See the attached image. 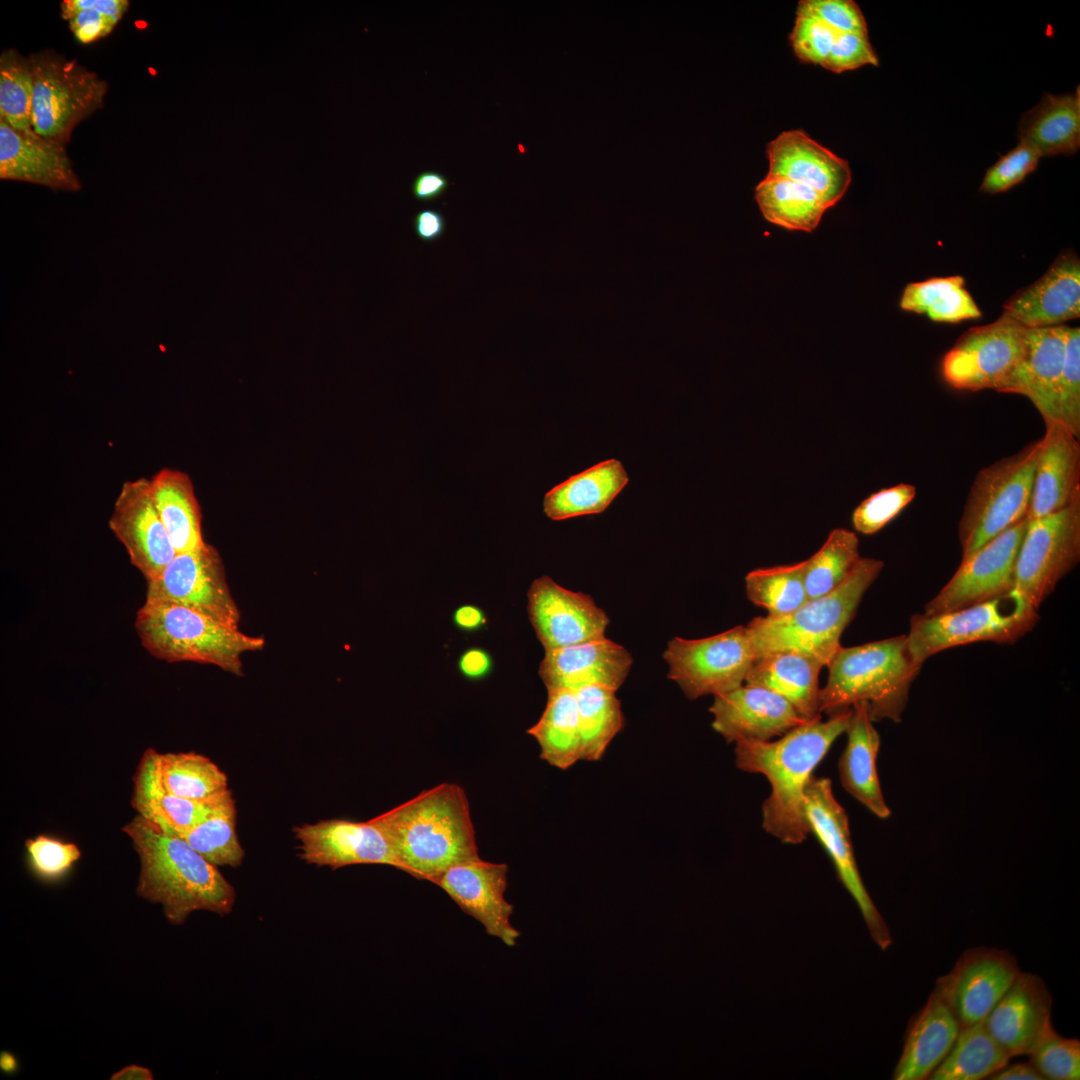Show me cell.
<instances>
[{
	"label": "cell",
	"instance_id": "obj_46",
	"mask_svg": "<svg viewBox=\"0 0 1080 1080\" xmlns=\"http://www.w3.org/2000/svg\"><path fill=\"white\" fill-rule=\"evenodd\" d=\"M1080 438V328L1066 326L1064 360L1056 387L1053 419Z\"/></svg>",
	"mask_w": 1080,
	"mask_h": 1080
},
{
	"label": "cell",
	"instance_id": "obj_16",
	"mask_svg": "<svg viewBox=\"0 0 1080 1080\" xmlns=\"http://www.w3.org/2000/svg\"><path fill=\"white\" fill-rule=\"evenodd\" d=\"M1020 972L1007 950L974 947L937 980L936 987L964 1028L984 1020Z\"/></svg>",
	"mask_w": 1080,
	"mask_h": 1080
},
{
	"label": "cell",
	"instance_id": "obj_2",
	"mask_svg": "<svg viewBox=\"0 0 1080 1080\" xmlns=\"http://www.w3.org/2000/svg\"><path fill=\"white\" fill-rule=\"evenodd\" d=\"M401 870L432 883L450 867L480 859L464 789L441 783L371 819Z\"/></svg>",
	"mask_w": 1080,
	"mask_h": 1080
},
{
	"label": "cell",
	"instance_id": "obj_3",
	"mask_svg": "<svg viewBox=\"0 0 1080 1080\" xmlns=\"http://www.w3.org/2000/svg\"><path fill=\"white\" fill-rule=\"evenodd\" d=\"M139 857V897L162 906L170 924L182 925L197 910L229 914L236 892L217 866L183 838L136 815L124 827Z\"/></svg>",
	"mask_w": 1080,
	"mask_h": 1080
},
{
	"label": "cell",
	"instance_id": "obj_61",
	"mask_svg": "<svg viewBox=\"0 0 1080 1080\" xmlns=\"http://www.w3.org/2000/svg\"><path fill=\"white\" fill-rule=\"evenodd\" d=\"M0 1067L5 1072H12L17 1067V1062L14 1056L6 1051L0 1055Z\"/></svg>",
	"mask_w": 1080,
	"mask_h": 1080
},
{
	"label": "cell",
	"instance_id": "obj_40",
	"mask_svg": "<svg viewBox=\"0 0 1080 1080\" xmlns=\"http://www.w3.org/2000/svg\"><path fill=\"white\" fill-rule=\"evenodd\" d=\"M575 691L581 760L599 761L613 738L622 730L624 717L616 691L587 685Z\"/></svg>",
	"mask_w": 1080,
	"mask_h": 1080
},
{
	"label": "cell",
	"instance_id": "obj_33",
	"mask_svg": "<svg viewBox=\"0 0 1080 1080\" xmlns=\"http://www.w3.org/2000/svg\"><path fill=\"white\" fill-rule=\"evenodd\" d=\"M628 480L619 460L599 462L549 490L543 499L544 513L555 521L602 513Z\"/></svg>",
	"mask_w": 1080,
	"mask_h": 1080
},
{
	"label": "cell",
	"instance_id": "obj_20",
	"mask_svg": "<svg viewBox=\"0 0 1080 1080\" xmlns=\"http://www.w3.org/2000/svg\"><path fill=\"white\" fill-rule=\"evenodd\" d=\"M301 858L332 869L354 864H385L401 870L392 846L370 819L355 822L330 819L294 828Z\"/></svg>",
	"mask_w": 1080,
	"mask_h": 1080
},
{
	"label": "cell",
	"instance_id": "obj_24",
	"mask_svg": "<svg viewBox=\"0 0 1080 1080\" xmlns=\"http://www.w3.org/2000/svg\"><path fill=\"white\" fill-rule=\"evenodd\" d=\"M1052 996L1041 977L1020 972L984 1023L1011 1057L1028 1055L1051 1022Z\"/></svg>",
	"mask_w": 1080,
	"mask_h": 1080
},
{
	"label": "cell",
	"instance_id": "obj_22",
	"mask_svg": "<svg viewBox=\"0 0 1080 1080\" xmlns=\"http://www.w3.org/2000/svg\"><path fill=\"white\" fill-rule=\"evenodd\" d=\"M768 177L785 178L817 192L828 208L848 190L852 174L849 163L803 130L781 132L766 147Z\"/></svg>",
	"mask_w": 1080,
	"mask_h": 1080
},
{
	"label": "cell",
	"instance_id": "obj_8",
	"mask_svg": "<svg viewBox=\"0 0 1080 1080\" xmlns=\"http://www.w3.org/2000/svg\"><path fill=\"white\" fill-rule=\"evenodd\" d=\"M1040 440L981 469L959 522L962 559L1025 519Z\"/></svg>",
	"mask_w": 1080,
	"mask_h": 1080
},
{
	"label": "cell",
	"instance_id": "obj_7",
	"mask_svg": "<svg viewBox=\"0 0 1080 1080\" xmlns=\"http://www.w3.org/2000/svg\"><path fill=\"white\" fill-rule=\"evenodd\" d=\"M1037 621V609L1013 588L954 611L913 615L906 639L912 657L923 665L929 657L955 646L981 641L1012 644Z\"/></svg>",
	"mask_w": 1080,
	"mask_h": 1080
},
{
	"label": "cell",
	"instance_id": "obj_25",
	"mask_svg": "<svg viewBox=\"0 0 1080 1080\" xmlns=\"http://www.w3.org/2000/svg\"><path fill=\"white\" fill-rule=\"evenodd\" d=\"M0 178L47 186L81 188L64 144L44 138L32 128L18 130L0 118Z\"/></svg>",
	"mask_w": 1080,
	"mask_h": 1080
},
{
	"label": "cell",
	"instance_id": "obj_26",
	"mask_svg": "<svg viewBox=\"0 0 1080 1080\" xmlns=\"http://www.w3.org/2000/svg\"><path fill=\"white\" fill-rule=\"evenodd\" d=\"M1003 314L1026 328L1063 325L1080 316V262L1076 254L1058 256L1036 282L1013 295Z\"/></svg>",
	"mask_w": 1080,
	"mask_h": 1080
},
{
	"label": "cell",
	"instance_id": "obj_49",
	"mask_svg": "<svg viewBox=\"0 0 1080 1080\" xmlns=\"http://www.w3.org/2000/svg\"><path fill=\"white\" fill-rule=\"evenodd\" d=\"M916 496V488L901 483L871 494L863 500L852 514L854 528L871 535L891 522Z\"/></svg>",
	"mask_w": 1080,
	"mask_h": 1080
},
{
	"label": "cell",
	"instance_id": "obj_35",
	"mask_svg": "<svg viewBox=\"0 0 1080 1080\" xmlns=\"http://www.w3.org/2000/svg\"><path fill=\"white\" fill-rule=\"evenodd\" d=\"M149 480L156 508L176 553L199 548L205 542L201 532L202 514L189 475L163 468Z\"/></svg>",
	"mask_w": 1080,
	"mask_h": 1080
},
{
	"label": "cell",
	"instance_id": "obj_11",
	"mask_svg": "<svg viewBox=\"0 0 1080 1080\" xmlns=\"http://www.w3.org/2000/svg\"><path fill=\"white\" fill-rule=\"evenodd\" d=\"M668 678L685 696H717L742 685L755 656L744 625L700 639L672 638L663 654Z\"/></svg>",
	"mask_w": 1080,
	"mask_h": 1080
},
{
	"label": "cell",
	"instance_id": "obj_59",
	"mask_svg": "<svg viewBox=\"0 0 1080 1080\" xmlns=\"http://www.w3.org/2000/svg\"><path fill=\"white\" fill-rule=\"evenodd\" d=\"M453 620L457 627L465 631L477 630L486 622L483 611L474 605H463L457 608Z\"/></svg>",
	"mask_w": 1080,
	"mask_h": 1080
},
{
	"label": "cell",
	"instance_id": "obj_37",
	"mask_svg": "<svg viewBox=\"0 0 1080 1080\" xmlns=\"http://www.w3.org/2000/svg\"><path fill=\"white\" fill-rule=\"evenodd\" d=\"M755 201L770 223L791 231L812 232L828 209L813 189L785 178L766 176L755 187Z\"/></svg>",
	"mask_w": 1080,
	"mask_h": 1080
},
{
	"label": "cell",
	"instance_id": "obj_30",
	"mask_svg": "<svg viewBox=\"0 0 1080 1080\" xmlns=\"http://www.w3.org/2000/svg\"><path fill=\"white\" fill-rule=\"evenodd\" d=\"M845 733L847 742L838 764L841 785L871 813L886 819L891 810L884 799L877 772L880 736L865 702L852 706Z\"/></svg>",
	"mask_w": 1080,
	"mask_h": 1080
},
{
	"label": "cell",
	"instance_id": "obj_48",
	"mask_svg": "<svg viewBox=\"0 0 1080 1080\" xmlns=\"http://www.w3.org/2000/svg\"><path fill=\"white\" fill-rule=\"evenodd\" d=\"M1045 1079H1080V1041L1059 1035L1050 1022L1028 1054Z\"/></svg>",
	"mask_w": 1080,
	"mask_h": 1080
},
{
	"label": "cell",
	"instance_id": "obj_36",
	"mask_svg": "<svg viewBox=\"0 0 1080 1080\" xmlns=\"http://www.w3.org/2000/svg\"><path fill=\"white\" fill-rule=\"evenodd\" d=\"M540 746V758L566 770L581 760V744L575 691L548 690L546 707L536 724L527 730Z\"/></svg>",
	"mask_w": 1080,
	"mask_h": 1080
},
{
	"label": "cell",
	"instance_id": "obj_13",
	"mask_svg": "<svg viewBox=\"0 0 1080 1080\" xmlns=\"http://www.w3.org/2000/svg\"><path fill=\"white\" fill-rule=\"evenodd\" d=\"M1027 330L1005 314L968 329L943 357V379L958 390L997 391L1024 355Z\"/></svg>",
	"mask_w": 1080,
	"mask_h": 1080
},
{
	"label": "cell",
	"instance_id": "obj_41",
	"mask_svg": "<svg viewBox=\"0 0 1080 1080\" xmlns=\"http://www.w3.org/2000/svg\"><path fill=\"white\" fill-rule=\"evenodd\" d=\"M160 769L166 788L183 799L208 803L230 791L226 774L195 752L160 753Z\"/></svg>",
	"mask_w": 1080,
	"mask_h": 1080
},
{
	"label": "cell",
	"instance_id": "obj_9",
	"mask_svg": "<svg viewBox=\"0 0 1080 1080\" xmlns=\"http://www.w3.org/2000/svg\"><path fill=\"white\" fill-rule=\"evenodd\" d=\"M29 59L34 80L31 128L64 144L81 121L102 107L107 83L53 51L34 53Z\"/></svg>",
	"mask_w": 1080,
	"mask_h": 1080
},
{
	"label": "cell",
	"instance_id": "obj_43",
	"mask_svg": "<svg viewBox=\"0 0 1080 1080\" xmlns=\"http://www.w3.org/2000/svg\"><path fill=\"white\" fill-rule=\"evenodd\" d=\"M804 567L805 560L752 570L745 577L748 599L764 608L768 616L781 617L792 613L808 600Z\"/></svg>",
	"mask_w": 1080,
	"mask_h": 1080
},
{
	"label": "cell",
	"instance_id": "obj_18",
	"mask_svg": "<svg viewBox=\"0 0 1080 1080\" xmlns=\"http://www.w3.org/2000/svg\"><path fill=\"white\" fill-rule=\"evenodd\" d=\"M109 528L146 581L158 576L177 554L156 508L149 479L123 483Z\"/></svg>",
	"mask_w": 1080,
	"mask_h": 1080
},
{
	"label": "cell",
	"instance_id": "obj_50",
	"mask_svg": "<svg viewBox=\"0 0 1080 1080\" xmlns=\"http://www.w3.org/2000/svg\"><path fill=\"white\" fill-rule=\"evenodd\" d=\"M31 869L39 878L53 881L65 875L81 857L79 847L46 835L25 841Z\"/></svg>",
	"mask_w": 1080,
	"mask_h": 1080
},
{
	"label": "cell",
	"instance_id": "obj_12",
	"mask_svg": "<svg viewBox=\"0 0 1080 1080\" xmlns=\"http://www.w3.org/2000/svg\"><path fill=\"white\" fill-rule=\"evenodd\" d=\"M147 604L182 606L238 628L239 609L230 593L219 552L204 542L178 553L155 578L147 581Z\"/></svg>",
	"mask_w": 1080,
	"mask_h": 1080
},
{
	"label": "cell",
	"instance_id": "obj_47",
	"mask_svg": "<svg viewBox=\"0 0 1080 1080\" xmlns=\"http://www.w3.org/2000/svg\"><path fill=\"white\" fill-rule=\"evenodd\" d=\"M128 7L127 0H64L61 15L75 38L89 44L110 34Z\"/></svg>",
	"mask_w": 1080,
	"mask_h": 1080
},
{
	"label": "cell",
	"instance_id": "obj_23",
	"mask_svg": "<svg viewBox=\"0 0 1080 1080\" xmlns=\"http://www.w3.org/2000/svg\"><path fill=\"white\" fill-rule=\"evenodd\" d=\"M633 663L626 648L606 637L545 650L539 675L548 690L598 685L617 691Z\"/></svg>",
	"mask_w": 1080,
	"mask_h": 1080
},
{
	"label": "cell",
	"instance_id": "obj_31",
	"mask_svg": "<svg viewBox=\"0 0 1080 1080\" xmlns=\"http://www.w3.org/2000/svg\"><path fill=\"white\" fill-rule=\"evenodd\" d=\"M219 799L198 803L171 793L163 782L160 753L152 748L145 750L133 776L131 806L144 819L177 836L201 821Z\"/></svg>",
	"mask_w": 1080,
	"mask_h": 1080
},
{
	"label": "cell",
	"instance_id": "obj_6",
	"mask_svg": "<svg viewBox=\"0 0 1080 1080\" xmlns=\"http://www.w3.org/2000/svg\"><path fill=\"white\" fill-rule=\"evenodd\" d=\"M135 629L142 646L157 659L215 665L237 676L243 674L242 654L265 644L262 637L169 604L144 603L137 611Z\"/></svg>",
	"mask_w": 1080,
	"mask_h": 1080
},
{
	"label": "cell",
	"instance_id": "obj_52",
	"mask_svg": "<svg viewBox=\"0 0 1080 1080\" xmlns=\"http://www.w3.org/2000/svg\"><path fill=\"white\" fill-rule=\"evenodd\" d=\"M796 15L818 19L837 33L868 34L866 19L852 0H802Z\"/></svg>",
	"mask_w": 1080,
	"mask_h": 1080
},
{
	"label": "cell",
	"instance_id": "obj_29",
	"mask_svg": "<svg viewBox=\"0 0 1080 1080\" xmlns=\"http://www.w3.org/2000/svg\"><path fill=\"white\" fill-rule=\"evenodd\" d=\"M960 1030L956 1016L935 986L911 1021L893 1079H928L948 1054Z\"/></svg>",
	"mask_w": 1080,
	"mask_h": 1080
},
{
	"label": "cell",
	"instance_id": "obj_60",
	"mask_svg": "<svg viewBox=\"0 0 1080 1080\" xmlns=\"http://www.w3.org/2000/svg\"><path fill=\"white\" fill-rule=\"evenodd\" d=\"M153 1074L149 1068L131 1064L114 1073L110 1080H152Z\"/></svg>",
	"mask_w": 1080,
	"mask_h": 1080
},
{
	"label": "cell",
	"instance_id": "obj_27",
	"mask_svg": "<svg viewBox=\"0 0 1080 1080\" xmlns=\"http://www.w3.org/2000/svg\"><path fill=\"white\" fill-rule=\"evenodd\" d=\"M1044 423L1027 520L1056 512L1080 497L1079 439L1057 421Z\"/></svg>",
	"mask_w": 1080,
	"mask_h": 1080
},
{
	"label": "cell",
	"instance_id": "obj_14",
	"mask_svg": "<svg viewBox=\"0 0 1080 1080\" xmlns=\"http://www.w3.org/2000/svg\"><path fill=\"white\" fill-rule=\"evenodd\" d=\"M809 833L830 857L838 878L856 902L874 942L886 950L892 944L890 931L864 886L856 863L848 815L836 799L829 778L813 776L804 802Z\"/></svg>",
	"mask_w": 1080,
	"mask_h": 1080
},
{
	"label": "cell",
	"instance_id": "obj_19",
	"mask_svg": "<svg viewBox=\"0 0 1080 1080\" xmlns=\"http://www.w3.org/2000/svg\"><path fill=\"white\" fill-rule=\"evenodd\" d=\"M712 727L727 742L769 741L808 721L782 696L747 684L714 696Z\"/></svg>",
	"mask_w": 1080,
	"mask_h": 1080
},
{
	"label": "cell",
	"instance_id": "obj_1",
	"mask_svg": "<svg viewBox=\"0 0 1080 1080\" xmlns=\"http://www.w3.org/2000/svg\"><path fill=\"white\" fill-rule=\"evenodd\" d=\"M852 707L808 720L777 740L738 741L735 762L745 772L764 775L771 786L762 804V827L786 844H800L808 836L805 791L813 772L835 740L845 733Z\"/></svg>",
	"mask_w": 1080,
	"mask_h": 1080
},
{
	"label": "cell",
	"instance_id": "obj_5",
	"mask_svg": "<svg viewBox=\"0 0 1080 1080\" xmlns=\"http://www.w3.org/2000/svg\"><path fill=\"white\" fill-rule=\"evenodd\" d=\"M883 562L860 558L848 577L831 592L808 599L781 617H756L745 627L755 660L779 651L806 654L827 666L841 647L840 638Z\"/></svg>",
	"mask_w": 1080,
	"mask_h": 1080
},
{
	"label": "cell",
	"instance_id": "obj_39",
	"mask_svg": "<svg viewBox=\"0 0 1080 1080\" xmlns=\"http://www.w3.org/2000/svg\"><path fill=\"white\" fill-rule=\"evenodd\" d=\"M899 306L903 311L925 314L935 322L957 323L982 315L965 287V279L958 275L907 284Z\"/></svg>",
	"mask_w": 1080,
	"mask_h": 1080
},
{
	"label": "cell",
	"instance_id": "obj_58",
	"mask_svg": "<svg viewBox=\"0 0 1080 1080\" xmlns=\"http://www.w3.org/2000/svg\"><path fill=\"white\" fill-rule=\"evenodd\" d=\"M991 1080H1044V1076L1031 1062L1006 1064L988 1077Z\"/></svg>",
	"mask_w": 1080,
	"mask_h": 1080
},
{
	"label": "cell",
	"instance_id": "obj_51",
	"mask_svg": "<svg viewBox=\"0 0 1080 1080\" xmlns=\"http://www.w3.org/2000/svg\"><path fill=\"white\" fill-rule=\"evenodd\" d=\"M1040 158L1035 149L1019 141L1015 148L1001 156L987 170L980 191L997 194L1009 190L1037 168Z\"/></svg>",
	"mask_w": 1080,
	"mask_h": 1080
},
{
	"label": "cell",
	"instance_id": "obj_32",
	"mask_svg": "<svg viewBox=\"0 0 1080 1080\" xmlns=\"http://www.w3.org/2000/svg\"><path fill=\"white\" fill-rule=\"evenodd\" d=\"M823 664L794 651H779L757 658L745 681L785 698L806 720L821 716L819 674Z\"/></svg>",
	"mask_w": 1080,
	"mask_h": 1080
},
{
	"label": "cell",
	"instance_id": "obj_42",
	"mask_svg": "<svg viewBox=\"0 0 1080 1080\" xmlns=\"http://www.w3.org/2000/svg\"><path fill=\"white\" fill-rule=\"evenodd\" d=\"M236 814L235 801L229 791L215 802L201 821L179 837L214 865L238 867L245 852L236 833Z\"/></svg>",
	"mask_w": 1080,
	"mask_h": 1080
},
{
	"label": "cell",
	"instance_id": "obj_28",
	"mask_svg": "<svg viewBox=\"0 0 1080 1080\" xmlns=\"http://www.w3.org/2000/svg\"><path fill=\"white\" fill-rule=\"evenodd\" d=\"M1065 336L1066 325L1028 328L1024 355L997 391L1027 397L1043 420H1052Z\"/></svg>",
	"mask_w": 1080,
	"mask_h": 1080
},
{
	"label": "cell",
	"instance_id": "obj_38",
	"mask_svg": "<svg viewBox=\"0 0 1080 1080\" xmlns=\"http://www.w3.org/2000/svg\"><path fill=\"white\" fill-rule=\"evenodd\" d=\"M1010 1054L993 1038L984 1020L961 1028L953 1046L930 1074L931 1080H980L1008 1064Z\"/></svg>",
	"mask_w": 1080,
	"mask_h": 1080
},
{
	"label": "cell",
	"instance_id": "obj_4",
	"mask_svg": "<svg viewBox=\"0 0 1080 1080\" xmlns=\"http://www.w3.org/2000/svg\"><path fill=\"white\" fill-rule=\"evenodd\" d=\"M820 712L828 715L865 702L873 722H900L909 690L922 664L912 657L906 635L840 647L827 665Z\"/></svg>",
	"mask_w": 1080,
	"mask_h": 1080
},
{
	"label": "cell",
	"instance_id": "obj_54",
	"mask_svg": "<svg viewBox=\"0 0 1080 1080\" xmlns=\"http://www.w3.org/2000/svg\"><path fill=\"white\" fill-rule=\"evenodd\" d=\"M865 65H879L868 34L837 33L833 46L821 65L834 73L855 70Z\"/></svg>",
	"mask_w": 1080,
	"mask_h": 1080
},
{
	"label": "cell",
	"instance_id": "obj_57",
	"mask_svg": "<svg viewBox=\"0 0 1080 1080\" xmlns=\"http://www.w3.org/2000/svg\"><path fill=\"white\" fill-rule=\"evenodd\" d=\"M460 672L469 679H480L486 676L492 666L490 655L481 648L466 650L459 659Z\"/></svg>",
	"mask_w": 1080,
	"mask_h": 1080
},
{
	"label": "cell",
	"instance_id": "obj_53",
	"mask_svg": "<svg viewBox=\"0 0 1080 1080\" xmlns=\"http://www.w3.org/2000/svg\"><path fill=\"white\" fill-rule=\"evenodd\" d=\"M837 32L818 19L796 15L790 33V44L795 56L804 63L822 65L827 58Z\"/></svg>",
	"mask_w": 1080,
	"mask_h": 1080
},
{
	"label": "cell",
	"instance_id": "obj_15",
	"mask_svg": "<svg viewBox=\"0 0 1080 1080\" xmlns=\"http://www.w3.org/2000/svg\"><path fill=\"white\" fill-rule=\"evenodd\" d=\"M1027 518L977 549L947 584L925 605L923 614L937 615L1002 595L1014 588V567Z\"/></svg>",
	"mask_w": 1080,
	"mask_h": 1080
},
{
	"label": "cell",
	"instance_id": "obj_56",
	"mask_svg": "<svg viewBox=\"0 0 1080 1080\" xmlns=\"http://www.w3.org/2000/svg\"><path fill=\"white\" fill-rule=\"evenodd\" d=\"M412 225L417 238L423 242L438 240L444 234L446 228L444 216L435 209H424L417 212Z\"/></svg>",
	"mask_w": 1080,
	"mask_h": 1080
},
{
	"label": "cell",
	"instance_id": "obj_21",
	"mask_svg": "<svg viewBox=\"0 0 1080 1080\" xmlns=\"http://www.w3.org/2000/svg\"><path fill=\"white\" fill-rule=\"evenodd\" d=\"M434 884L441 887L466 914L480 922L487 934L513 946L519 932L510 924L513 906L505 900L507 865L483 859L456 864Z\"/></svg>",
	"mask_w": 1080,
	"mask_h": 1080
},
{
	"label": "cell",
	"instance_id": "obj_10",
	"mask_svg": "<svg viewBox=\"0 0 1080 1080\" xmlns=\"http://www.w3.org/2000/svg\"><path fill=\"white\" fill-rule=\"evenodd\" d=\"M1080 559V497L1028 520L1014 567V589L1038 610Z\"/></svg>",
	"mask_w": 1080,
	"mask_h": 1080
},
{
	"label": "cell",
	"instance_id": "obj_44",
	"mask_svg": "<svg viewBox=\"0 0 1080 1080\" xmlns=\"http://www.w3.org/2000/svg\"><path fill=\"white\" fill-rule=\"evenodd\" d=\"M860 558L856 534L844 528L833 529L822 547L805 560L804 583L808 599L836 589Z\"/></svg>",
	"mask_w": 1080,
	"mask_h": 1080
},
{
	"label": "cell",
	"instance_id": "obj_45",
	"mask_svg": "<svg viewBox=\"0 0 1080 1080\" xmlns=\"http://www.w3.org/2000/svg\"><path fill=\"white\" fill-rule=\"evenodd\" d=\"M34 80L30 59L14 49L0 57V118L18 130L31 128Z\"/></svg>",
	"mask_w": 1080,
	"mask_h": 1080
},
{
	"label": "cell",
	"instance_id": "obj_55",
	"mask_svg": "<svg viewBox=\"0 0 1080 1080\" xmlns=\"http://www.w3.org/2000/svg\"><path fill=\"white\" fill-rule=\"evenodd\" d=\"M449 181L437 171L427 170L419 173L412 182L411 190L415 199L422 202L434 201L448 188Z\"/></svg>",
	"mask_w": 1080,
	"mask_h": 1080
},
{
	"label": "cell",
	"instance_id": "obj_17",
	"mask_svg": "<svg viewBox=\"0 0 1080 1080\" xmlns=\"http://www.w3.org/2000/svg\"><path fill=\"white\" fill-rule=\"evenodd\" d=\"M527 599L530 622L545 650L605 637L609 618L588 594L544 575L532 582Z\"/></svg>",
	"mask_w": 1080,
	"mask_h": 1080
},
{
	"label": "cell",
	"instance_id": "obj_34",
	"mask_svg": "<svg viewBox=\"0 0 1080 1080\" xmlns=\"http://www.w3.org/2000/svg\"><path fill=\"white\" fill-rule=\"evenodd\" d=\"M1018 137L1040 157L1075 154L1080 147V87L1069 94H1043L1039 103L1023 114Z\"/></svg>",
	"mask_w": 1080,
	"mask_h": 1080
}]
</instances>
